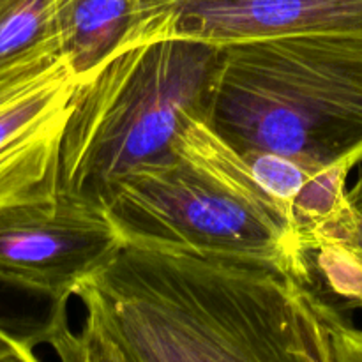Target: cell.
Here are the masks:
<instances>
[{"label": "cell", "mask_w": 362, "mask_h": 362, "mask_svg": "<svg viewBox=\"0 0 362 362\" xmlns=\"http://www.w3.org/2000/svg\"><path fill=\"white\" fill-rule=\"evenodd\" d=\"M134 14V0H62L59 32L64 53L78 76L122 45Z\"/></svg>", "instance_id": "obj_8"}, {"label": "cell", "mask_w": 362, "mask_h": 362, "mask_svg": "<svg viewBox=\"0 0 362 362\" xmlns=\"http://www.w3.org/2000/svg\"><path fill=\"white\" fill-rule=\"evenodd\" d=\"M62 0H0V74L30 57L62 49Z\"/></svg>", "instance_id": "obj_9"}, {"label": "cell", "mask_w": 362, "mask_h": 362, "mask_svg": "<svg viewBox=\"0 0 362 362\" xmlns=\"http://www.w3.org/2000/svg\"><path fill=\"white\" fill-rule=\"evenodd\" d=\"M78 73L49 49L0 74V211L60 193V147Z\"/></svg>", "instance_id": "obj_6"}, {"label": "cell", "mask_w": 362, "mask_h": 362, "mask_svg": "<svg viewBox=\"0 0 362 362\" xmlns=\"http://www.w3.org/2000/svg\"><path fill=\"white\" fill-rule=\"evenodd\" d=\"M350 228L338 244L311 257L315 276L325 283L318 292L349 311L362 308V161L349 187Z\"/></svg>", "instance_id": "obj_10"}, {"label": "cell", "mask_w": 362, "mask_h": 362, "mask_svg": "<svg viewBox=\"0 0 362 362\" xmlns=\"http://www.w3.org/2000/svg\"><path fill=\"white\" fill-rule=\"evenodd\" d=\"M34 299H45V297H39L0 279V356L20 341L30 343L34 346L41 345V334L49 311L34 315L21 308V304Z\"/></svg>", "instance_id": "obj_12"}, {"label": "cell", "mask_w": 362, "mask_h": 362, "mask_svg": "<svg viewBox=\"0 0 362 362\" xmlns=\"http://www.w3.org/2000/svg\"><path fill=\"white\" fill-rule=\"evenodd\" d=\"M320 313L336 362H362V329L350 322L343 308L320 296Z\"/></svg>", "instance_id": "obj_13"}, {"label": "cell", "mask_w": 362, "mask_h": 362, "mask_svg": "<svg viewBox=\"0 0 362 362\" xmlns=\"http://www.w3.org/2000/svg\"><path fill=\"white\" fill-rule=\"evenodd\" d=\"M34 349L35 346L30 343L20 341L0 356V362H42L35 356Z\"/></svg>", "instance_id": "obj_14"}, {"label": "cell", "mask_w": 362, "mask_h": 362, "mask_svg": "<svg viewBox=\"0 0 362 362\" xmlns=\"http://www.w3.org/2000/svg\"><path fill=\"white\" fill-rule=\"evenodd\" d=\"M204 115L243 156L357 168L362 35L300 34L221 46Z\"/></svg>", "instance_id": "obj_3"}, {"label": "cell", "mask_w": 362, "mask_h": 362, "mask_svg": "<svg viewBox=\"0 0 362 362\" xmlns=\"http://www.w3.org/2000/svg\"><path fill=\"white\" fill-rule=\"evenodd\" d=\"M124 243L101 200L60 191L52 202L0 211V279L52 303L71 299Z\"/></svg>", "instance_id": "obj_5"}, {"label": "cell", "mask_w": 362, "mask_h": 362, "mask_svg": "<svg viewBox=\"0 0 362 362\" xmlns=\"http://www.w3.org/2000/svg\"><path fill=\"white\" fill-rule=\"evenodd\" d=\"M69 299L52 303L48 320L41 334V345H48L57 362H124L112 339L94 320L85 317L83 327L74 331L67 317Z\"/></svg>", "instance_id": "obj_11"}, {"label": "cell", "mask_w": 362, "mask_h": 362, "mask_svg": "<svg viewBox=\"0 0 362 362\" xmlns=\"http://www.w3.org/2000/svg\"><path fill=\"white\" fill-rule=\"evenodd\" d=\"M74 297L124 362H334L320 292L272 269L126 237Z\"/></svg>", "instance_id": "obj_1"}, {"label": "cell", "mask_w": 362, "mask_h": 362, "mask_svg": "<svg viewBox=\"0 0 362 362\" xmlns=\"http://www.w3.org/2000/svg\"><path fill=\"white\" fill-rule=\"evenodd\" d=\"M99 200L126 237L315 286L300 235L204 112L187 115L165 158L117 177Z\"/></svg>", "instance_id": "obj_2"}, {"label": "cell", "mask_w": 362, "mask_h": 362, "mask_svg": "<svg viewBox=\"0 0 362 362\" xmlns=\"http://www.w3.org/2000/svg\"><path fill=\"white\" fill-rule=\"evenodd\" d=\"M300 34L362 35V0H134L120 46L179 37L221 48Z\"/></svg>", "instance_id": "obj_7"}, {"label": "cell", "mask_w": 362, "mask_h": 362, "mask_svg": "<svg viewBox=\"0 0 362 362\" xmlns=\"http://www.w3.org/2000/svg\"><path fill=\"white\" fill-rule=\"evenodd\" d=\"M218 46L191 39L124 45L78 76L60 147V191L99 200L122 173L165 158L204 112Z\"/></svg>", "instance_id": "obj_4"}]
</instances>
